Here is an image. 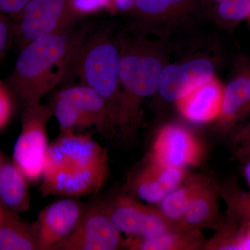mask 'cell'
<instances>
[{"label": "cell", "mask_w": 250, "mask_h": 250, "mask_svg": "<svg viewBox=\"0 0 250 250\" xmlns=\"http://www.w3.org/2000/svg\"><path fill=\"white\" fill-rule=\"evenodd\" d=\"M108 152L88 135L62 130L49 145L41 196H88L98 192L108 176Z\"/></svg>", "instance_id": "1"}, {"label": "cell", "mask_w": 250, "mask_h": 250, "mask_svg": "<svg viewBox=\"0 0 250 250\" xmlns=\"http://www.w3.org/2000/svg\"><path fill=\"white\" fill-rule=\"evenodd\" d=\"M90 25L69 28L31 41L21 49L9 79L23 105L41 103L71 70L79 47Z\"/></svg>", "instance_id": "2"}, {"label": "cell", "mask_w": 250, "mask_h": 250, "mask_svg": "<svg viewBox=\"0 0 250 250\" xmlns=\"http://www.w3.org/2000/svg\"><path fill=\"white\" fill-rule=\"evenodd\" d=\"M120 78L123 90L121 129H126L138 121L143 99L157 92L165 59L155 44L140 34H121Z\"/></svg>", "instance_id": "3"}, {"label": "cell", "mask_w": 250, "mask_h": 250, "mask_svg": "<svg viewBox=\"0 0 250 250\" xmlns=\"http://www.w3.org/2000/svg\"><path fill=\"white\" fill-rule=\"evenodd\" d=\"M118 39L106 28L90 29L77 49L70 72L107 103L120 128L123 90Z\"/></svg>", "instance_id": "4"}, {"label": "cell", "mask_w": 250, "mask_h": 250, "mask_svg": "<svg viewBox=\"0 0 250 250\" xmlns=\"http://www.w3.org/2000/svg\"><path fill=\"white\" fill-rule=\"evenodd\" d=\"M49 106L62 130L93 126L100 134L108 136L119 128L106 101L82 83L61 90Z\"/></svg>", "instance_id": "5"}, {"label": "cell", "mask_w": 250, "mask_h": 250, "mask_svg": "<svg viewBox=\"0 0 250 250\" xmlns=\"http://www.w3.org/2000/svg\"><path fill=\"white\" fill-rule=\"evenodd\" d=\"M52 117L49 105L40 103L24 106L21 134L15 144L12 159L29 184L42 179L49 145L47 125Z\"/></svg>", "instance_id": "6"}, {"label": "cell", "mask_w": 250, "mask_h": 250, "mask_svg": "<svg viewBox=\"0 0 250 250\" xmlns=\"http://www.w3.org/2000/svg\"><path fill=\"white\" fill-rule=\"evenodd\" d=\"M83 17L72 0H31L14 18V35L20 49L31 41L75 27Z\"/></svg>", "instance_id": "7"}, {"label": "cell", "mask_w": 250, "mask_h": 250, "mask_svg": "<svg viewBox=\"0 0 250 250\" xmlns=\"http://www.w3.org/2000/svg\"><path fill=\"white\" fill-rule=\"evenodd\" d=\"M121 232L104 206H87L76 228L54 250H115L121 246Z\"/></svg>", "instance_id": "8"}, {"label": "cell", "mask_w": 250, "mask_h": 250, "mask_svg": "<svg viewBox=\"0 0 250 250\" xmlns=\"http://www.w3.org/2000/svg\"><path fill=\"white\" fill-rule=\"evenodd\" d=\"M211 59L195 57L177 63L166 64L159 79L158 93L169 103H177L215 76Z\"/></svg>", "instance_id": "9"}, {"label": "cell", "mask_w": 250, "mask_h": 250, "mask_svg": "<svg viewBox=\"0 0 250 250\" xmlns=\"http://www.w3.org/2000/svg\"><path fill=\"white\" fill-rule=\"evenodd\" d=\"M87 206L67 197L41 210L34 224L41 250H54L76 228Z\"/></svg>", "instance_id": "10"}, {"label": "cell", "mask_w": 250, "mask_h": 250, "mask_svg": "<svg viewBox=\"0 0 250 250\" xmlns=\"http://www.w3.org/2000/svg\"><path fill=\"white\" fill-rule=\"evenodd\" d=\"M104 207L116 228L127 236L149 239L168 231L160 216L127 197Z\"/></svg>", "instance_id": "11"}, {"label": "cell", "mask_w": 250, "mask_h": 250, "mask_svg": "<svg viewBox=\"0 0 250 250\" xmlns=\"http://www.w3.org/2000/svg\"><path fill=\"white\" fill-rule=\"evenodd\" d=\"M152 156L153 164L183 169L197 162L200 148L187 129L179 125H169L158 134Z\"/></svg>", "instance_id": "12"}, {"label": "cell", "mask_w": 250, "mask_h": 250, "mask_svg": "<svg viewBox=\"0 0 250 250\" xmlns=\"http://www.w3.org/2000/svg\"><path fill=\"white\" fill-rule=\"evenodd\" d=\"M225 85L216 77L177 102L181 114L197 123L218 120L221 112Z\"/></svg>", "instance_id": "13"}, {"label": "cell", "mask_w": 250, "mask_h": 250, "mask_svg": "<svg viewBox=\"0 0 250 250\" xmlns=\"http://www.w3.org/2000/svg\"><path fill=\"white\" fill-rule=\"evenodd\" d=\"M250 113L244 59L240 62L236 74L224 87L219 126L225 132H230Z\"/></svg>", "instance_id": "14"}, {"label": "cell", "mask_w": 250, "mask_h": 250, "mask_svg": "<svg viewBox=\"0 0 250 250\" xmlns=\"http://www.w3.org/2000/svg\"><path fill=\"white\" fill-rule=\"evenodd\" d=\"M29 184L13 159L0 149V200L8 209L16 213L29 210Z\"/></svg>", "instance_id": "15"}, {"label": "cell", "mask_w": 250, "mask_h": 250, "mask_svg": "<svg viewBox=\"0 0 250 250\" xmlns=\"http://www.w3.org/2000/svg\"><path fill=\"white\" fill-rule=\"evenodd\" d=\"M183 177L182 169L153 164L136 177L135 192L148 203H158L178 187Z\"/></svg>", "instance_id": "16"}, {"label": "cell", "mask_w": 250, "mask_h": 250, "mask_svg": "<svg viewBox=\"0 0 250 250\" xmlns=\"http://www.w3.org/2000/svg\"><path fill=\"white\" fill-rule=\"evenodd\" d=\"M197 0H135L129 12L142 27L167 24L188 14Z\"/></svg>", "instance_id": "17"}, {"label": "cell", "mask_w": 250, "mask_h": 250, "mask_svg": "<svg viewBox=\"0 0 250 250\" xmlns=\"http://www.w3.org/2000/svg\"><path fill=\"white\" fill-rule=\"evenodd\" d=\"M0 250H41L34 222L10 210L0 224Z\"/></svg>", "instance_id": "18"}, {"label": "cell", "mask_w": 250, "mask_h": 250, "mask_svg": "<svg viewBox=\"0 0 250 250\" xmlns=\"http://www.w3.org/2000/svg\"><path fill=\"white\" fill-rule=\"evenodd\" d=\"M215 210V198L212 200L210 192L194 188L183 218L188 225H200L209 218Z\"/></svg>", "instance_id": "19"}, {"label": "cell", "mask_w": 250, "mask_h": 250, "mask_svg": "<svg viewBox=\"0 0 250 250\" xmlns=\"http://www.w3.org/2000/svg\"><path fill=\"white\" fill-rule=\"evenodd\" d=\"M215 14L221 24L234 27L250 16V0H220L216 2Z\"/></svg>", "instance_id": "20"}, {"label": "cell", "mask_w": 250, "mask_h": 250, "mask_svg": "<svg viewBox=\"0 0 250 250\" xmlns=\"http://www.w3.org/2000/svg\"><path fill=\"white\" fill-rule=\"evenodd\" d=\"M192 190V188L177 187L167 194L159 202L162 214L170 220H178L183 218Z\"/></svg>", "instance_id": "21"}, {"label": "cell", "mask_w": 250, "mask_h": 250, "mask_svg": "<svg viewBox=\"0 0 250 250\" xmlns=\"http://www.w3.org/2000/svg\"><path fill=\"white\" fill-rule=\"evenodd\" d=\"M14 111V101L9 88L0 82V131L7 125Z\"/></svg>", "instance_id": "22"}, {"label": "cell", "mask_w": 250, "mask_h": 250, "mask_svg": "<svg viewBox=\"0 0 250 250\" xmlns=\"http://www.w3.org/2000/svg\"><path fill=\"white\" fill-rule=\"evenodd\" d=\"M237 155L241 159H250V122L235 135Z\"/></svg>", "instance_id": "23"}, {"label": "cell", "mask_w": 250, "mask_h": 250, "mask_svg": "<svg viewBox=\"0 0 250 250\" xmlns=\"http://www.w3.org/2000/svg\"><path fill=\"white\" fill-rule=\"evenodd\" d=\"M12 35H14L13 20L0 13V57L7 48Z\"/></svg>", "instance_id": "24"}, {"label": "cell", "mask_w": 250, "mask_h": 250, "mask_svg": "<svg viewBox=\"0 0 250 250\" xmlns=\"http://www.w3.org/2000/svg\"><path fill=\"white\" fill-rule=\"evenodd\" d=\"M72 3L75 9L82 16L95 12L103 8L107 9L106 0H72Z\"/></svg>", "instance_id": "25"}, {"label": "cell", "mask_w": 250, "mask_h": 250, "mask_svg": "<svg viewBox=\"0 0 250 250\" xmlns=\"http://www.w3.org/2000/svg\"><path fill=\"white\" fill-rule=\"evenodd\" d=\"M31 0H0V13L14 19Z\"/></svg>", "instance_id": "26"}, {"label": "cell", "mask_w": 250, "mask_h": 250, "mask_svg": "<svg viewBox=\"0 0 250 250\" xmlns=\"http://www.w3.org/2000/svg\"><path fill=\"white\" fill-rule=\"evenodd\" d=\"M135 0H106L107 9L114 11H129L134 6Z\"/></svg>", "instance_id": "27"}, {"label": "cell", "mask_w": 250, "mask_h": 250, "mask_svg": "<svg viewBox=\"0 0 250 250\" xmlns=\"http://www.w3.org/2000/svg\"><path fill=\"white\" fill-rule=\"evenodd\" d=\"M245 68H246L247 92H248L250 105V62L246 59H245Z\"/></svg>", "instance_id": "28"}, {"label": "cell", "mask_w": 250, "mask_h": 250, "mask_svg": "<svg viewBox=\"0 0 250 250\" xmlns=\"http://www.w3.org/2000/svg\"><path fill=\"white\" fill-rule=\"evenodd\" d=\"M9 209H8L4 205V204L0 200V224L3 221L6 215L9 213Z\"/></svg>", "instance_id": "29"}, {"label": "cell", "mask_w": 250, "mask_h": 250, "mask_svg": "<svg viewBox=\"0 0 250 250\" xmlns=\"http://www.w3.org/2000/svg\"><path fill=\"white\" fill-rule=\"evenodd\" d=\"M245 175H246L247 181L250 186V160L248 161L245 167Z\"/></svg>", "instance_id": "30"}, {"label": "cell", "mask_w": 250, "mask_h": 250, "mask_svg": "<svg viewBox=\"0 0 250 250\" xmlns=\"http://www.w3.org/2000/svg\"><path fill=\"white\" fill-rule=\"evenodd\" d=\"M209 1H213V2H218L219 1H220V0H209Z\"/></svg>", "instance_id": "31"}, {"label": "cell", "mask_w": 250, "mask_h": 250, "mask_svg": "<svg viewBox=\"0 0 250 250\" xmlns=\"http://www.w3.org/2000/svg\"><path fill=\"white\" fill-rule=\"evenodd\" d=\"M249 20H250V17H249Z\"/></svg>", "instance_id": "32"}]
</instances>
